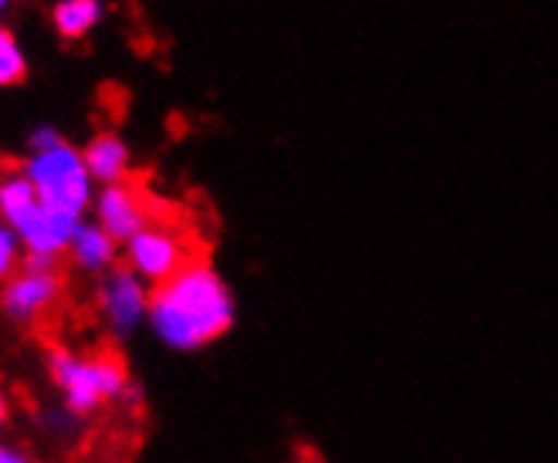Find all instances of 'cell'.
Here are the masks:
<instances>
[{"mask_svg": "<svg viewBox=\"0 0 558 463\" xmlns=\"http://www.w3.org/2000/svg\"><path fill=\"white\" fill-rule=\"evenodd\" d=\"M190 260H196L190 237L167 220H153L133 241L122 244V264L129 271H136L149 288L177 278Z\"/></svg>", "mask_w": 558, "mask_h": 463, "instance_id": "4", "label": "cell"}, {"mask_svg": "<svg viewBox=\"0 0 558 463\" xmlns=\"http://www.w3.org/2000/svg\"><path fill=\"white\" fill-rule=\"evenodd\" d=\"M24 78H27V58L11 31L0 27V88H14Z\"/></svg>", "mask_w": 558, "mask_h": 463, "instance_id": "12", "label": "cell"}, {"mask_svg": "<svg viewBox=\"0 0 558 463\" xmlns=\"http://www.w3.org/2000/svg\"><path fill=\"white\" fill-rule=\"evenodd\" d=\"M106 4L102 0H58L51 8V24L64 41H82L102 24Z\"/></svg>", "mask_w": 558, "mask_h": 463, "instance_id": "11", "label": "cell"}, {"mask_svg": "<svg viewBox=\"0 0 558 463\" xmlns=\"http://www.w3.org/2000/svg\"><path fill=\"white\" fill-rule=\"evenodd\" d=\"M64 281L58 271H27L21 268L11 281L0 284V312L14 325H38L61 302Z\"/></svg>", "mask_w": 558, "mask_h": 463, "instance_id": "6", "label": "cell"}, {"mask_svg": "<svg viewBox=\"0 0 558 463\" xmlns=\"http://www.w3.org/2000/svg\"><path fill=\"white\" fill-rule=\"evenodd\" d=\"M21 173L31 180V186L38 190L41 204L48 210H58V214H69L75 220H85V214L95 204L98 183L92 180V173L85 167L82 149H75L69 143L51 149V153L27 156Z\"/></svg>", "mask_w": 558, "mask_h": 463, "instance_id": "3", "label": "cell"}, {"mask_svg": "<svg viewBox=\"0 0 558 463\" xmlns=\"http://www.w3.org/2000/svg\"><path fill=\"white\" fill-rule=\"evenodd\" d=\"M8 419H11V395H8L4 379H0V429L8 426Z\"/></svg>", "mask_w": 558, "mask_h": 463, "instance_id": "16", "label": "cell"}, {"mask_svg": "<svg viewBox=\"0 0 558 463\" xmlns=\"http://www.w3.org/2000/svg\"><path fill=\"white\" fill-rule=\"evenodd\" d=\"M82 156H85V167L98 186L129 183V173H133V153H129L119 132H109V129L95 132V136L82 146Z\"/></svg>", "mask_w": 558, "mask_h": 463, "instance_id": "10", "label": "cell"}, {"mask_svg": "<svg viewBox=\"0 0 558 463\" xmlns=\"http://www.w3.org/2000/svg\"><path fill=\"white\" fill-rule=\"evenodd\" d=\"M0 463H35V456L24 453V450L14 447V443H4V440H0Z\"/></svg>", "mask_w": 558, "mask_h": 463, "instance_id": "15", "label": "cell"}, {"mask_svg": "<svg viewBox=\"0 0 558 463\" xmlns=\"http://www.w3.org/2000/svg\"><path fill=\"white\" fill-rule=\"evenodd\" d=\"M14 4V0H0V17H4L8 14V8Z\"/></svg>", "mask_w": 558, "mask_h": 463, "instance_id": "17", "label": "cell"}, {"mask_svg": "<svg viewBox=\"0 0 558 463\" xmlns=\"http://www.w3.org/2000/svg\"><path fill=\"white\" fill-rule=\"evenodd\" d=\"M92 220L109 230L119 244H129L143 227H149L153 204L146 200V193L133 183H116V186H98L95 204H92Z\"/></svg>", "mask_w": 558, "mask_h": 463, "instance_id": "7", "label": "cell"}, {"mask_svg": "<svg viewBox=\"0 0 558 463\" xmlns=\"http://www.w3.org/2000/svg\"><path fill=\"white\" fill-rule=\"evenodd\" d=\"M149 305H153V288L136 271H129L125 264L98 278L95 308H98V321H102V328L112 339L125 342L140 328H149Z\"/></svg>", "mask_w": 558, "mask_h": 463, "instance_id": "5", "label": "cell"}, {"mask_svg": "<svg viewBox=\"0 0 558 463\" xmlns=\"http://www.w3.org/2000/svg\"><path fill=\"white\" fill-rule=\"evenodd\" d=\"M69 257H72V264H75L78 271L102 278V275H109L112 268H119L122 244L109 234V230H102L95 220L85 217V220L75 227V234H72Z\"/></svg>", "mask_w": 558, "mask_h": 463, "instance_id": "9", "label": "cell"}, {"mask_svg": "<svg viewBox=\"0 0 558 463\" xmlns=\"http://www.w3.org/2000/svg\"><path fill=\"white\" fill-rule=\"evenodd\" d=\"M58 146H64V136H61L54 125H35V129L27 132V149H31V156H35V153H51Z\"/></svg>", "mask_w": 558, "mask_h": 463, "instance_id": "14", "label": "cell"}, {"mask_svg": "<svg viewBox=\"0 0 558 463\" xmlns=\"http://www.w3.org/2000/svg\"><path fill=\"white\" fill-rule=\"evenodd\" d=\"M48 376L51 386L61 392V403L72 416L98 413L106 403H122L140 389L129 379L125 362L112 352H72L51 349L48 352Z\"/></svg>", "mask_w": 558, "mask_h": 463, "instance_id": "2", "label": "cell"}, {"mask_svg": "<svg viewBox=\"0 0 558 463\" xmlns=\"http://www.w3.org/2000/svg\"><path fill=\"white\" fill-rule=\"evenodd\" d=\"M24 244H21V237L14 234V230L0 220V284L4 281H11L21 268H24Z\"/></svg>", "mask_w": 558, "mask_h": 463, "instance_id": "13", "label": "cell"}, {"mask_svg": "<svg viewBox=\"0 0 558 463\" xmlns=\"http://www.w3.org/2000/svg\"><path fill=\"white\" fill-rule=\"evenodd\" d=\"M45 214H48V207L41 204L38 190L31 186V180L21 170L0 176V220L14 230L21 244L27 234H35V227L45 220Z\"/></svg>", "mask_w": 558, "mask_h": 463, "instance_id": "8", "label": "cell"}, {"mask_svg": "<svg viewBox=\"0 0 558 463\" xmlns=\"http://www.w3.org/2000/svg\"><path fill=\"white\" fill-rule=\"evenodd\" d=\"M238 325V297L210 260L196 257L167 284L153 288L149 332L170 352L190 355L220 342Z\"/></svg>", "mask_w": 558, "mask_h": 463, "instance_id": "1", "label": "cell"}]
</instances>
